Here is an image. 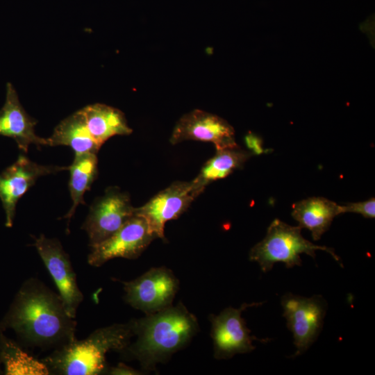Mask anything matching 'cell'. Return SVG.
<instances>
[{"label":"cell","instance_id":"obj_11","mask_svg":"<svg viewBox=\"0 0 375 375\" xmlns=\"http://www.w3.org/2000/svg\"><path fill=\"white\" fill-rule=\"evenodd\" d=\"M199 194L192 181H176L135 208V215L146 220L156 238L165 240V224L181 215Z\"/></svg>","mask_w":375,"mask_h":375},{"label":"cell","instance_id":"obj_12","mask_svg":"<svg viewBox=\"0 0 375 375\" xmlns=\"http://www.w3.org/2000/svg\"><path fill=\"white\" fill-rule=\"evenodd\" d=\"M69 167L39 165L24 155L0 174V199L6 214V226H12L19 199L41 176L68 169Z\"/></svg>","mask_w":375,"mask_h":375},{"label":"cell","instance_id":"obj_3","mask_svg":"<svg viewBox=\"0 0 375 375\" xmlns=\"http://www.w3.org/2000/svg\"><path fill=\"white\" fill-rule=\"evenodd\" d=\"M133 337L132 320L113 324L96 329L85 339L76 338L41 360L50 374H106L108 368L106 353L110 351L120 352L131 343Z\"/></svg>","mask_w":375,"mask_h":375},{"label":"cell","instance_id":"obj_16","mask_svg":"<svg viewBox=\"0 0 375 375\" xmlns=\"http://www.w3.org/2000/svg\"><path fill=\"white\" fill-rule=\"evenodd\" d=\"M81 110L91 135L100 147L115 135H126L132 133L124 114L116 108L94 103Z\"/></svg>","mask_w":375,"mask_h":375},{"label":"cell","instance_id":"obj_14","mask_svg":"<svg viewBox=\"0 0 375 375\" xmlns=\"http://www.w3.org/2000/svg\"><path fill=\"white\" fill-rule=\"evenodd\" d=\"M37 121L22 107L14 86L6 84V101L0 110V135L13 139L18 148L26 153L30 144L38 147L49 145L47 138L37 135Z\"/></svg>","mask_w":375,"mask_h":375},{"label":"cell","instance_id":"obj_24","mask_svg":"<svg viewBox=\"0 0 375 375\" xmlns=\"http://www.w3.org/2000/svg\"><path fill=\"white\" fill-rule=\"evenodd\" d=\"M2 334H3V331L0 328V353H1V336H2ZM0 365H1V361H0Z\"/></svg>","mask_w":375,"mask_h":375},{"label":"cell","instance_id":"obj_20","mask_svg":"<svg viewBox=\"0 0 375 375\" xmlns=\"http://www.w3.org/2000/svg\"><path fill=\"white\" fill-rule=\"evenodd\" d=\"M0 361L6 375H49L50 372L42 360L23 350L15 341L1 336Z\"/></svg>","mask_w":375,"mask_h":375},{"label":"cell","instance_id":"obj_22","mask_svg":"<svg viewBox=\"0 0 375 375\" xmlns=\"http://www.w3.org/2000/svg\"><path fill=\"white\" fill-rule=\"evenodd\" d=\"M142 372L136 370L123 362L118 363L116 366L108 367L106 374L110 375H139Z\"/></svg>","mask_w":375,"mask_h":375},{"label":"cell","instance_id":"obj_1","mask_svg":"<svg viewBox=\"0 0 375 375\" xmlns=\"http://www.w3.org/2000/svg\"><path fill=\"white\" fill-rule=\"evenodd\" d=\"M27 347L53 349L76 339V322L67 312L59 295L36 278H29L17 292L0 322Z\"/></svg>","mask_w":375,"mask_h":375},{"label":"cell","instance_id":"obj_6","mask_svg":"<svg viewBox=\"0 0 375 375\" xmlns=\"http://www.w3.org/2000/svg\"><path fill=\"white\" fill-rule=\"evenodd\" d=\"M122 283L126 302L145 314L172 306L179 287L178 278L165 267L151 268L135 279Z\"/></svg>","mask_w":375,"mask_h":375},{"label":"cell","instance_id":"obj_7","mask_svg":"<svg viewBox=\"0 0 375 375\" xmlns=\"http://www.w3.org/2000/svg\"><path fill=\"white\" fill-rule=\"evenodd\" d=\"M129 195L117 187L106 189L90 207L81 228L88 234L89 245L105 240L135 215Z\"/></svg>","mask_w":375,"mask_h":375},{"label":"cell","instance_id":"obj_4","mask_svg":"<svg viewBox=\"0 0 375 375\" xmlns=\"http://www.w3.org/2000/svg\"><path fill=\"white\" fill-rule=\"evenodd\" d=\"M299 226H292L275 219L269 226L265 238L251 248L250 260L258 262L262 271L267 272L276 262L285 263L287 268L301 266V253H306L315 258V251L322 250L341 264L333 249L316 245L306 240Z\"/></svg>","mask_w":375,"mask_h":375},{"label":"cell","instance_id":"obj_21","mask_svg":"<svg viewBox=\"0 0 375 375\" xmlns=\"http://www.w3.org/2000/svg\"><path fill=\"white\" fill-rule=\"evenodd\" d=\"M341 212H356L366 218H374L375 217V199L371 198L367 201L341 206Z\"/></svg>","mask_w":375,"mask_h":375},{"label":"cell","instance_id":"obj_13","mask_svg":"<svg viewBox=\"0 0 375 375\" xmlns=\"http://www.w3.org/2000/svg\"><path fill=\"white\" fill-rule=\"evenodd\" d=\"M185 140L211 142L216 150L238 146L235 140L234 129L226 120L198 109L184 115L173 130L172 144Z\"/></svg>","mask_w":375,"mask_h":375},{"label":"cell","instance_id":"obj_19","mask_svg":"<svg viewBox=\"0 0 375 375\" xmlns=\"http://www.w3.org/2000/svg\"><path fill=\"white\" fill-rule=\"evenodd\" d=\"M70 178L69 190L72 206L64 218L69 222L79 204H85L83 195L90 189L98 175V158L97 153H85L75 154L72 165L69 167Z\"/></svg>","mask_w":375,"mask_h":375},{"label":"cell","instance_id":"obj_18","mask_svg":"<svg viewBox=\"0 0 375 375\" xmlns=\"http://www.w3.org/2000/svg\"><path fill=\"white\" fill-rule=\"evenodd\" d=\"M216 151L215 155L205 163L198 176L192 181L200 194L209 183L225 178L240 168L252 154L238 146Z\"/></svg>","mask_w":375,"mask_h":375},{"label":"cell","instance_id":"obj_5","mask_svg":"<svg viewBox=\"0 0 375 375\" xmlns=\"http://www.w3.org/2000/svg\"><path fill=\"white\" fill-rule=\"evenodd\" d=\"M281 305L287 326L292 332L296 352L301 356L315 342L319 335L326 312L327 303L321 295L304 297L292 293L282 297Z\"/></svg>","mask_w":375,"mask_h":375},{"label":"cell","instance_id":"obj_10","mask_svg":"<svg viewBox=\"0 0 375 375\" xmlns=\"http://www.w3.org/2000/svg\"><path fill=\"white\" fill-rule=\"evenodd\" d=\"M262 304V302L244 303L239 308L228 307L217 315H210V336L216 359H228L235 354L251 352L256 348L253 340L263 341L251 335V331L241 315L246 308Z\"/></svg>","mask_w":375,"mask_h":375},{"label":"cell","instance_id":"obj_15","mask_svg":"<svg viewBox=\"0 0 375 375\" xmlns=\"http://www.w3.org/2000/svg\"><path fill=\"white\" fill-rule=\"evenodd\" d=\"M341 206L324 197H310L301 200L292 206V216L299 226L311 232L314 240H319L328 231L338 215Z\"/></svg>","mask_w":375,"mask_h":375},{"label":"cell","instance_id":"obj_17","mask_svg":"<svg viewBox=\"0 0 375 375\" xmlns=\"http://www.w3.org/2000/svg\"><path fill=\"white\" fill-rule=\"evenodd\" d=\"M47 140L49 146H69L75 154L97 153L101 148L91 135L81 109L61 121Z\"/></svg>","mask_w":375,"mask_h":375},{"label":"cell","instance_id":"obj_9","mask_svg":"<svg viewBox=\"0 0 375 375\" xmlns=\"http://www.w3.org/2000/svg\"><path fill=\"white\" fill-rule=\"evenodd\" d=\"M34 240L33 246L53 279L67 314L75 319L83 294L78 286L69 255L56 238L40 234Z\"/></svg>","mask_w":375,"mask_h":375},{"label":"cell","instance_id":"obj_2","mask_svg":"<svg viewBox=\"0 0 375 375\" xmlns=\"http://www.w3.org/2000/svg\"><path fill=\"white\" fill-rule=\"evenodd\" d=\"M132 322L137 339L119 353L124 359L138 360L142 372L169 360L199 331L197 317L181 302Z\"/></svg>","mask_w":375,"mask_h":375},{"label":"cell","instance_id":"obj_8","mask_svg":"<svg viewBox=\"0 0 375 375\" xmlns=\"http://www.w3.org/2000/svg\"><path fill=\"white\" fill-rule=\"evenodd\" d=\"M156 238L146 220L135 215L109 238L90 246L88 262L99 267L115 258L135 259Z\"/></svg>","mask_w":375,"mask_h":375},{"label":"cell","instance_id":"obj_23","mask_svg":"<svg viewBox=\"0 0 375 375\" xmlns=\"http://www.w3.org/2000/svg\"><path fill=\"white\" fill-rule=\"evenodd\" d=\"M245 142L249 149L254 153L260 154L264 151L260 138L251 133L245 137Z\"/></svg>","mask_w":375,"mask_h":375}]
</instances>
